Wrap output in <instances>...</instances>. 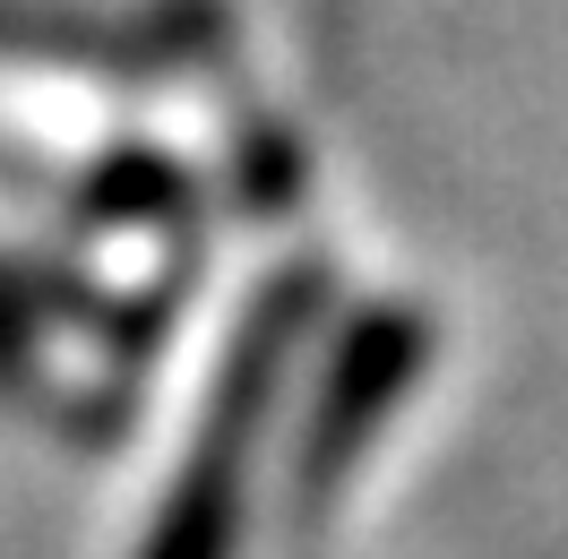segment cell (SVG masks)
<instances>
[{"label":"cell","instance_id":"cell-1","mask_svg":"<svg viewBox=\"0 0 568 559\" xmlns=\"http://www.w3.org/2000/svg\"><path fill=\"white\" fill-rule=\"evenodd\" d=\"M320 302H327V276H320V267H293V276H276L242 311V336H233V353H224L215 396H207V421H199V456L181 465L173 499H164V517H155L146 559H224V551H233V517H242L250 456H258L276 379L293 370V353H302V336H311Z\"/></svg>","mask_w":568,"mask_h":559},{"label":"cell","instance_id":"cell-2","mask_svg":"<svg viewBox=\"0 0 568 559\" xmlns=\"http://www.w3.org/2000/svg\"><path fill=\"white\" fill-rule=\"evenodd\" d=\"M423 353H430V327L405 311V302L362 311L354 327L336 336L327 379H320V396H311V421H302V490H327L354 465L362 439H371V430L396 414V396L414 387Z\"/></svg>","mask_w":568,"mask_h":559}]
</instances>
